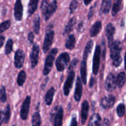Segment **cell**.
<instances>
[{
  "instance_id": "obj_24",
  "label": "cell",
  "mask_w": 126,
  "mask_h": 126,
  "mask_svg": "<svg viewBox=\"0 0 126 126\" xmlns=\"http://www.w3.org/2000/svg\"><path fill=\"white\" fill-rule=\"evenodd\" d=\"M111 6V1L110 0H104L102 1L101 5L100 12L103 14H107L109 13Z\"/></svg>"
},
{
  "instance_id": "obj_45",
  "label": "cell",
  "mask_w": 126,
  "mask_h": 126,
  "mask_svg": "<svg viewBox=\"0 0 126 126\" xmlns=\"http://www.w3.org/2000/svg\"><path fill=\"white\" fill-rule=\"evenodd\" d=\"M5 42V37L4 36L1 35L0 36V49L3 46Z\"/></svg>"
},
{
  "instance_id": "obj_27",
  "label": "cell",
  "mask_w": 126,
  "mask_h": 126,
  "mask_svg": "<svg viewBox=\"0 0 126 126\" xmlns=\"http://www.w3.org/2000/svg\"><path fill=\"white\" fill-rule=\"evenodd\" d=\"M116 81V86L119 88H121L122 87H123L126 81V75L125 73L121 72L117 76Z\"/></svg>"
},
{
  "instance_id": "obj_18",
  "label": "cell",
  "mask_w": 126,
  "mask_h": 126,
  "mask_svg": "<svg viewBox=\"0 0 126 126\" xmlns=\"http://www.w3.org/2000/svg\"><path fill=\"white\" fill-rule=\"evenodd\" d=\"M102 118L98 113H94L91 116L88 126H102Z\"/></svg>"
},
{
  "instance_id": "obj_29",
  "label": "cell",
  "mask_w": 126,
  "mask_h": 126,
  "mask_svg": "<svg viewBox=\"0 0 126 126\" xmlns=\"http://www.w3.org/2000/svg\"><path fill=\"white\" fill-rule=\"evenodd\" d=\"M26 78H27V75H26L25 71H23V70L20 71L19 73L18 74L17 79V82L18 86H20V87L23 86L26 81Z\"/></svg>"
},
{
  "instance_id": "obj_34",
  "label": "cell",
  "mask_w": 126,
  "mask_h": 126,
  "mask_svg": "<svg viewBox=\"0 0 126 126\" xmlns=\"http://www.w3.org/2000/svg\"><path fill=\"white\" fill-rule=\"evenodd\" d=\"M11 25V22L10 20H7L0 23V34L2 33L10 28Z\"/></svg>"
},
{
  "instance_id": "obj_38",
  "label": "cell",
  "mask_w": 126,
  "mask_h": 126,
  "mask_svg": "<svg viewBox=\"0 0 126 126\" xmlns=\"http://www.w3.org/2000/svg\"><path fill=\"white\" fill-rule=\"evenodd\" d=\"M49 4V1H47V0H44V1H42L41 6V12L43 14L45 12L46 10L47 9V7Z\"/></svg>"
},
{
  "instance_id": "obj_14",
  "label": "cell",
  "mask_w": 126,
  "mask_h": 126,
  "mask_svg": "<svg viewBox=\"0 0 126 126\" xmlns=\"http://www.w3.org/2000/svg\"><path fill=\"white\" fill-rule=\"evenodd\" d=\"M114 33H115V27L112 23H108L105 27V34L108 39V44L109 47H110L114 43Z\"/></svg>"
},
{
  "instance_id": "obj_41",
  "label": "cell",
  "mask_w": 126,
  "mask_h": 126,
  "mask_svg": "<svg viewBox=\"0 0 126 126\" xmlns=\"http://www.w3.org/2000/svg\"><path fill=\"white\" fill-rule=\"evenodd\" d=\"M28 41H29V42L31 43V44H33V43H34V33H33L32 32H30V33H28Z\"/></svg>"
},
{
  "instance_id": "obj_35",
  "label": "cell",
  "mask_w": 126,
  "mask_h": 126,
  "mask_svg": "<svg viewBox=\"0 0 126 126\" xmlns=\"http://www.w3.org/2000/svg\"><path fill=\"white\" fill-rule=\"evenodd\" d=\"M7 100V95H6V88L4 86H2L0 89V102L4 103Z\"/></svg>"
},
{
  "instance_id": "obj_44",
  "label": "cell",
  "mask_w": 126,
  "mask_h": 126,
  "mask_svg": "<svg viewBox=\"0 0 126 126\" xmlns=\"http://www.w3.org/2000/svg\"><path fill=\"white\" fill-rule=\"evenodd\" d=\"M102 126H110V122L107 118H105L103 121Z\"/></svg>"
},
{
  "instance_id": "obj_49",
  "label": "cell",
  "mask_w": 126,
  "mask_h": 126,
  "mask_svg": "<svg viewBox=\"0 0 126 126\" xmlns=\"http://www.w3.org/2000/svg\"><path fill=\"white\" fill-rule=\"evenodd\" d=\"M124 62H125V70L126 71V52L125 55H124Z\"/></svg>"
},
{
  "instance_id": "obj_47",
  "label": "cell",
  "mask_w": 126,
  "mask_h": 126,
  "mask_svg": "<svg viewBox=\"0 0 126 126\" xmlns=\"http://www.w3.org/2000/svg\"><path fill=\"white\" fill-rule=\"evenodd\" d=\"M94 82H95V78H92L91 79V81H90V84H89V87L90 88H92V87L94 85Z\"/></svg>"
},
{
  "instance_id": "obj_8",
  "label": "cell",
  "mask_w": 126,
  "mask_h": 126,
  "mask_svg": "<svg viewBox=\"0 0 126 126\" xmlns=\"http://www.w3.org/2000/svg\"><path fill=\"white\" fill-rule=\"evenodd\" d=\"M31 103V97L27 96L23 101L21 107L20 111V116L22 120H27L28 118V113L30 111V107Z\"/></svg>"
},
{
  "instance_id": "obj_1",
  "label": "cell",
  "mask_w": 126,
  "mask_h": 126,
  "mask_svg": "<svg viewBox=\"0 0 126 126\" xmlns=\"http://www.w3.org/2000/svg\"><path fill=\"white\" fill-rule=\"evenodd\" d=\"M110 48V57L112 60L113 66L118 67L122 63L121 52L122 50V44L119 41H114Z\"/></svg>"
},
{
  "instance_id": "obj_51",
  "label": "cell",
  "mask_w": 126,
  "mask_h": 126,
  "mask_svg": "<svg viewBox=\"0 0 126 126\" xmlns=\"http://www.w3.org/2000/svg\"><path fill=\"white\" fill-rule=\"evenodd\" d=\"M12 126H15V125H13Z\"/></svg>"
},
{
  "instance_id": "obj_26",
  "label": "cell",
  "mask_w": 126,
  "mask_h": 126,
  "mask_svg": "<svg viewBox=\"0 0 126 126\" xmlns=\"http://www.w3.org/2000/svg\"><path fill=\"white\" fill-rule=\"evenodd\" d=\"M39 1L38 0H31L28 2V14L29 16H32L38 8V4Z\"/></svg>"
},
{
  "instance_id": "obj_39",
  "label": "cell",
  "mask_w": 126,
  "mask_h": 126,
  "mask_svg": "<svg viewBox=\"0 0 126 126\" xmlns=\"http://www.w3.org/2000/svg\"><path fill=\"white\" fill-rule=\"evenodd\" d=\"M78 63V60L77 59H73V61L71 62V63L70 64V66H69L68 67L69 71H72V70H73V69L75 68V66H76Z\"/></svg>"
},
{
  "instance_id": "obj_37",
  "label": "cell",
  "mask_w": 126,
  "mask_h": 126,
  "mask_svg": "<svg viewBox=\"0 0 126 126\" xmlns=\"http://www.w3.org/2000/svg\"><path fill=\"white\" fill-rule=\"evenodd\" d=\"M78 2L76 0H73L71 2L70 4V7H69V9H70V14H73L75 11V10L78 7Z\"/></svg>"
},
{
  "instance_id": "obj_46",
  "label": "cell",
  "mask_w": 126,
  "mask_h": 126,
  "mask_svg": "<svg viewBox=\"0 0 126 126\" xmlns=\"http://www.w3.org/2000/svg\"><path fill=\"white\" fill-rule=\"evenodd\" d=\"M82 28H83V22H82V21H81V22L79 23L78 27V28H77L78 32H79V33L81 32Z\"/></svg>"
},
{
  "instance_id": "obj_21",
  "label": "cell",
  "mask_w": 126,
  "mask_h": 126,
  "mask_svg": "<svg viewBox=\"0 0 126 126\" xmlns=\"http://www.w3.org/2000/svg\"><path fill=\"white\" fill-rule=\"evenodd\" d=\"M102 25L100 21H97L91 27L90 30V34L91 37H95L100 32Z\"/></svg>"
},
{
  "instance_id": "obj_2",
  "label": "cell",
  "mask_w": 126,
  "mask_h": 126,
  "mask_svg": "<svg viewBox=\"0 0 126 126\" xmlns=\"http://www.w3.org/2000/svg\"><path fill=\"white\" fill-rule=\"evenodd\" d=\"M58 53L57 48H53L49 52V54L47 56L45 60V63H44V70H43V74L44 76H47L49 74V73L51 71L53 66V63L55 60V56Z\"/></svg>"
},
{
  "instance_id": "obj_17",
  "label": "cell",
  "mask_w": 126,
  "mask_h": 126,
  "mask_svg": "<svg viewBox=\"0 0 126 126\" xmlns=\"http://www.w3.org/2000/svg\"><path fill=\"white\" fill-rule=\"evenodd\" d=\"M89 109V102L87 100H84L82 102V107H81V123L82 124H85L87 121Z\"/></svg>"
},
{
  "instance_id": "obj_10",
  "label": "cell",
  "mask_w": 126,
  "mask_h": 126,
  "mask_svg": "<svg viewBox=\"0 0 126 126\" xmlns=\"http://www.w3.org/2000/svg\"><path fill=\"white\" fill-rule=\"evenodd\" d=\"M39 53V47L37 44H34L32 47L30 54V61L32 68L34 69L38 63Z\"/></svg>"
},
{
  "instance_id": "obj_42",
  "label": "cell",
  "mask_w": 126,
  "mask_h": 126,
  "mask_svg": "<svg viewBox=\"0 0 126 126\" xmlns=\"http://www.w3.org/2000/svg\"><path fill=\"white\" fill-rule=\"evenodd\" d=\"M4 123V111L0 109V126Z\"/></svg>"
},
{
  "instance_id": "obj_25",
  "label": "cell",
  "mask_w": 126,
  "mask_h": 126,
  "mask_svg": "<svg viewBox=\"0 0 126 126\" xmlns=\"http://www.w3.org/2000/svg\"><path fill=\"white\" fill-rule=\"evenodd\" d=\"M76 44V38L73 34H70L65 43V47L69 50H73Z\"/></svg>"
},
{
  "instance_id": "obj_36",
  "label": "cell",
  "mask_w": 126,
  "mask_h": 126,
  "mask_svg": "<svg viewBox=\"0 0 126 126\" xmlns=\"http://www.w3.org/2000/svg\"><path fill=\"white\" fill-rule=\"evenodd\" d=\"M117 114L119 117H123L124 115L126 112V107L123 103H120L117 107L116 108Z\"/></svg>"
},
{
  "instance_id": "obj_15",
  "label": "cell",
  "mask_w": 126,
  "mask_h": 126,
  "mask_svg": "<svg viewBox=\"0 0 126 126\" xmlns=\"http://www.w3.org/2000/svg\"><path fill=\"white\" fill-rule=\"evenodd\" d=\"M23 5L20 0H17L14 8V16L17 21H21L23 17Z\"/></svg>"
},
{
  "instance_id": "obj_12",
  "label": "cell",
  "mask_w": 126,
  "mask_h": 126,
  "mask_svg": "<svg viewBox=\"0 0 126 126\" xmlns=\"http://www.w3.org/2000/svg\"><path fill=\"white\" fill-rule=\"evenodd\" d=\"M57 1H55V0L49 2L47 7V9L46 10L45 12L43 14L46 21H47L50 18V17L55 13L57 9Z\"/></svg>"
},
{
  "instance_id": "obj_23",
  "label": "cell",
  "mask_w": 126,
  "mask_h": 126,
  "mask_svg": "<svg viewBox=\"0 0 126 126\" xmlns=\"http://www.w3.org/2000/svg\"><path fill=\"white\" fill-rule=\"evenodd\" d=\"M123 2L121 0H116L114 2L111 10V14L113 16H116L123 8Z\"/></svg>"
},
{
  "instance_id": "obj_5",
  "label": "cell",
  "mask_w": 126,
  "mask_h": 126,
  "mask_svg": "<svg viewBox=\"0 0 126 126\" xmlns=\"http://www.w3.org/2000/svg\"><path fill=\"white\" fill-rule=\"evenodd\" d=\"M70 60V56L68 53L63 52L62 53L57 57L55 61V66L58 71H64L65 68L67 66Z\"/></svg>"
},
{
  "instance_id": "obj_31",
  "label": "cell",
  "mask_w": 126,
  "mask_h": 126,
  "mask_svg": "<svg viewBox=\"0 0 126 126\" xmlns=\"http://www.w3.org/2000/svg\"><path fill=\"white\" fill-rule=\"evenodd\" d=\"M40 17L39 16L37 15L33 21V30H34V32L36 34H38L39 33V30H40Z\"/></svg>"
},
{
  "instance_id": "obj_30",
  "label": "cell",
  "mask_w": 126,
  "mask_h": 126,
  "mask_svg": "<svg viewBox=\"0 0 126 126\" xmlns=\"http://www.w3.org/2000/svg\"><path fill=\"white\" fill-rule=\"evenodd\" d=\"M32 126H41V119L40 114L38 111L35 112L32 116Z\"/></svg>"
},
{
  "instance_id": "obj_19",
  "label": "cell",
  "mask_w": 126,
  "mask_h": 126,
  "mask_svg": "<svg viewBox=\"0 0 126 126\" xmlns=\"http://www.w3.org/2000/svg\"><path fill=\"white\" fill-rule=\"evenodd\" d=\"M81 76L82 82L84 85L87 84V62L86 60L82 59L81 63Z\"/></svg>"
},
{
  "instance_id": "obj_11",
  "label": "cell",
  "mask_w": 126,
  "mask_h": 126,
  "mask_svg": "<svg viewBox=\"0 0 126 126\" xmlns=\"http://www.w3.org/2000/svg\"><path fill=\"white\" fill-rule=\"evenodd\" d=\"M116 98L113 95L110 94L103 97L100 101V106L104 109H110L113 107L115 103Z\"/></svg>"
},
{
  "instance_id": "obj_32",
  "label": "cell",
  "mask_w": 126,
  "mask_h": 126,
  "mask_svg": "<svg viewBox=\"0 0 126 126\" xmlns=\"http://www.w3.org/2000/svg\"><path fill=\"white\" fill-rule=\"evenodd\" d=\"M10 118H11V107L9 104H7L4 111V123L7 124L9 121Z\"/></svg>"
},
{
  "instance_id": "obj_3",
  "label": "cell",
  "mask_w": 126,
  "mask_h": 126,
  "mask_svg": "<svg viewBox=\"0 0 126 126\" xmlns=\"http://www.w3.org/2000/svg\"><path fill=\"white\" fill-rule=\"evenodd\" d=\"M54 38V31L52 29V26L50 25L48 27L47 29L46 33L45 38H44V43H43V50L44 53H47L50 49L52 44L53 40Z\"/></svg>"
},
{
  "instance_id": "obj_6",
  "label": "cell",
  "mask_w": 126,
  "mask_h": 126,
  "mask_svg": "<svg viewBox=\"0 0 126 126\" xmlns=\"http://www.w3.org/2000/svg\"><path fill=\"white\" fill-rule=\"evenodd\" d=\"M101 47L99 45H97L95 50L94 55L93 57V65H92V72L94 75H97L100 63Z\"/></svg>"
},
{
  "instance_id": "obj_50",
  "label": "cell",
  "mask_w": 126,
  "mask_h": 126,
  "mask_svg": "<svg viewBox=\"0 0 126 126\" xmlns=\"http://www.w3.org/2000/svg\"><path fill=\"white\" fill-rule=\"evenodd\" d=\"M125 123H126V119H125Z\"/></svg>"
},
{
  "instance_id": "obj_43",
  "label": "cell",
  "mask_w": 126,
  "mask_h": 126,
  "mask_svg": "<svg viewBox=\"0 0 126 126\" xmlns=\"http://www.w3.org/2000/svg\"><path fill=\"white\" fill-rule=\"evenodd\" d=\"M70 126H78L77 120H76V118L75 116L73 117L72 118L71 124H70Z\"/></svg>"
},
{
  "instance_id": "obj_48",
  "label": "cell",
  "mask_w": 126,
  "mask_h": 126,
  "mask_svg": "<svg viewBox=\"0 0 126 126\" xmlns=\"http://www.w3.org/2000/svg\"><path fill=\"white\" fill-rule=\"evenodd\" d=\"M91 2H92V1H86V0H84V3L85 5H86V6L89 5L90 3H91Z\"/></svg>"
},
{
  "instance_id": "obj_13",
  "label": "cell",
  "mask_w": 126,
  "mask_h": 126,
  "mask_svg": "<svg viewBox=\"0 0 126 126\" xmlns=\"http://www.w3.org/2000/svg\"><path fill=\"white\" fill-rule=\"evenodd\" d=\"M25 62V54L21 49L16 50L14 55V65L17 68H21Z\"/></svg>"
},
{
  "instance_id": "obj_22",
  "label": "cell",
  "mask_w": 126,
  "mask_h": 126,
  "mask_svg": "<svg viewBox=\"0 0 126 126\" xmlns=\"http://www.w3.org/2000/svg\"><path fill=\"white\" fill-rule=\"evenodd\" d=\"M76 17H73L72 18H71L70 19V20L68 22L67 24L65 26V28H64L63 31V34L65 35V34H67L68 33H70L71 31L73 30V28L74 26L76 24Z\"/></svg>"
},
{
  "instance_id": "obj_7",
  "label": "cell",
  "mask_w": 126,
  "mask_h": 126,
  "mask_svg": "<svg viewBox=\"0 0 126 126\" xmlns=\"http://www.w3.org/2000/svg\"><path fill=\"white\" fill-rule=\"evenodd\" d=\"M75 73L73 70L70 71L68 75V77L65 81L63 86V93L65 96H68L73 87L74 80H75Z\"/></svg>"
},
{
  "instance_id": "obj_33",
  "label": "cell",
  "mask_w": 126,
  "mask_h": 126,
  "mask_svg": "<svg viewBox=\"0 0 126 126\" xmlns=\"http://www.w3.org/2000/svg\"><path fill=\"white\" fill-rule=\"evenodd\" d=\"M14 41L12 39H9L7 41L6 46H5V54L9 55L13 50Z\"/></svg>"
},
{
  "instance_id": "obj_16",
  "label": "cell",
  "mask_w": 126,
  "mask_h": 126,
  "mask_svg": "<svg viewBox=\"0 0 126 126\" xmlns=\"http://www.w3.org/2000/svg\"><path fill=\"white\" fill-rule=\"evenodd\" d=\"M82 82L81 79L79 77L77 78L76 82V88H75V95L74 98L77 102H79L81 100V97L82 94Z\"/></svg>"
},
{
  "instance_id": "obj_28",
  "label": "cell",
  "mask_w": 126,
  "mask_h": 126,
  "mask_svg": "<svg viewBox=\"0 0 126 126\" xmlns=\"http://www.w3.org/2000/svg\"><path fill=\"white\" fill-rule=\"evenodd\" d=\"M94 46V41L92 40L89 41L88 43H87L86 46V47H85L84 52L83 54V60H87V57H88L89 55L90 54V53L92 51V47H93Z\"/></svg>"
},
{
  "instance_id": "obj_40",
  "label": "cell",
  "mask_w": 126,
  "mask_h": 126,
  "mask_svg": "<svg viewBox=\"0 0 126 126\" xmlns=\"http://www.w3.org/2000/svg\"><path fill=\"white\" fill-rule=\"evenodd\" d=\"M96 6V3L95 4L94 6H92L91 8L89 9V11L88 12V16H87V17H88L89 19H91L92 17H93L94 14V12H95V7Z\"/></svg>"
},
{
  "instance_id": "obj_20",
  "label": "cell",
  "mask_w": 126,
  "mask_h": 126,
  "mask_svg": "<svg viewBox=\"0 0 126 126\" xmlns=\"http://www.w3.org/2000/svg\"><path fill=\"white\" fill-rule=\"evenodd\" d=\"M55 90L54 87H51L47 91L44 96V101L46 102V104L48 106H50L52 104L54 98V94H55Z\"/></svg>"
},
{
  "instance_id": "obj_9",
  "label": "cell",
  "mask_w": 126,
  "mask_h": 126,
  "mask_svg": "<svg viewBox=\"0 0 126 126\" xmlns=\"http://www.w3.org/2000/svg\"><path fill=\"white\" fill-rule=\"evenodd\" d=\"M116 81L115 76L113 73H111L105 80V87L106 90L109 92H112L115 90L116 87Z\"/></svg>"
},
{
  "instance_id": "obj_4",
  "label": "cell",
  "mask_w": 126,
  "mask_h": 126,
  "mask_svg": "<svg viewBox=\"0 0 126 126\" xmlns=\"http://www.w3.org/2000/svg\"><path fill=\"white\" fill-rule=\"evenodd\" d=\"M63 110L62 107H55L50 113V119H54V126H62Z\"/></svg>"
}]
</instances>
